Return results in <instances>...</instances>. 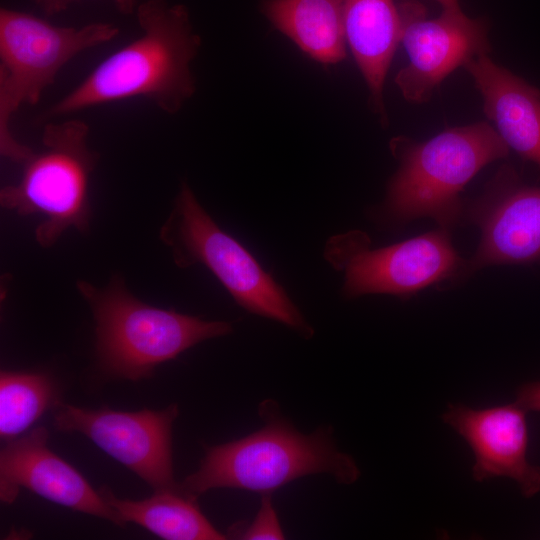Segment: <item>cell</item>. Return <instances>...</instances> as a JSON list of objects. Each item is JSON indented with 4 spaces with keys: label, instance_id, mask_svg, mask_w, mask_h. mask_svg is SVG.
Wrapping results in <instances>:
<instances>
[{
    "label": "cell",
    "instance_id": "obj_1",
    "mask_svg": "<svg viewBox=\"0 0 540 540\" xmlns=\"http://www.w3.org/2000/svg\"><path fill=\"white\" fill-rule=\"evenodd\" d=\"M136 14L142 35L103 59L42 119L136 97L170 115L182 109L196 91L191 63L201 46L189 12L182 4L146 0Z\"/></svg>",
    "mask_w": 540,
    "mask_h": 540
},
{
    "label": "cell",
    "instance_id": "obj_2",
    "mask_svg": "<svg viewBox=\"0 0 540 540\" xmlns=\"http://www.w3.org/2000/svg\"><path fill=\"white\" fill-rule=\"evenodd\" d=\"M264 426L238 440L209 447L198 470L185 478L181 490L195 498L217 488L261 493L300 477L325 473L341 484L360 476L355 460L338 450L331 427L303 434L280 415L272 401L260 406Z\"/></svg>",
    "mask_w": 540,
    "mask_h": 540
},
{
    "label": "cell",
    "instance_id": "obj_3",
    "mask_svg": "<svg viewBox=\"0 0 540 540\" xmlns=\"http://www.w3.org/2000/svg\"><path fill=\"white\" fill-rule=\"evenodd\" d=\"M390 149L399 168L377 216L387 224L429 217L445 229L463 213L459 196L467 183L509 152L486 122L449 128L424 142L396 137Z\"/></svg>",
    "mask_w": 540,
    "mask_h": 540
},
{
    "label": "cell",
    "instance_id": "obj_4",
    "mask_svg": "<svg viewBox=\"0 0 540 540\" xmlns=\"http://www.w3.org/2000/svg\"><path fill=\"white\" fill-rule=\"evenodd\" d=\"M77 288L91 308L97 361L109 377L148 378L158 365L192 346L233 331L227 321L203 320L146 304L118 277L104 288L86 281H78Z\"/></svg>",
    "mask_w": 540,
    "mask_h": 540
},
{
    "label": "cell",
    "instance_id": "obj_5",
    "mask_svg": "<svg viewBox=\"0 0 540 540\" xmlns=\"http://www.w3.org/2000/svg\"><path fill=\"white\" fill-rule=\"evenodd\" d=\"M160 238L178 267L204 265L246 311L277 321L304 338L313 336L314 329L285 289L216 224L186 182L181 183Z\"/></svg>",
    "mask_w": 540,
    "mask_h": 540
},
{
    "label": "cell",
    "instance_id": "obj_6",
    "mask_svg": "<svg viewBox=\"0 0 540 540\" xmlns=\"http://www.w3.org/2000/svg\"><path fill=\"white\" fill-rule=\"evenodd\" d=\"M118 34V27L111 23L94 22L79 28L56 26L26 12L0 9V152L3 157L23 164L34 153L18 142L10 130V122L19 107L37 104L69 61L113 40Z\"/></svg>",
    "mask_w": 540,
    "mask_h": 540
},
{
    "label": "cell",
    "instance_id": "obj_7",
    "mask_svg": "<svg viewBox=\"0 0 540 540\" xmlns=\"http://www.w3.org/2000/svg\"><path fill=\"white\" fill-rule=\"evenodd\" d=\"M88 135V124L79 119L47 123L44 150L23 163L16 184L0 191L3 208L44 218L35 232L42 247L52 246L70 227L88 228L89 181L98 159L88 146Z\"/></svg>",
    "mask_w": 540,
    "mask_h": 540
},
{
    "label": "cell",
    "instance_id": "obj_8",
    "mask_svg": "<svg viewBox=\"0 0 540 540\" xmlns=\"http://www.w3.org/2000/svg\"><path fill=\"white\" fill-rule=\"evenodd\" d=\"M326 261L344 273L342 294L407 297L466 270L447 229L440 228L393 245L370 249L368 236L349 231L327 240Z\"/></svg>",
    "mask_w": 540,
    "mask_h": 540
},
{
    "label": "cell",
    "instance_id": "obj_9",
    "mask_svg": "<svg viewBox=\"0 0 540 540\" xmlns=\"http://www.w3.org/2000/svg\"><path fill=\"white\" fill-rule=\"evenodd\" d=\"M178 414L174 404L162 410L126 412L58 402L53 424L59 431L85 435L155 492L179 488L172 457V427Z\"/></svg>",
    "mask_w": 540,
    "mask_h": 540
},
{
    "label": "cell",
    "instance_id": "obj_10",
    "mask_svg": "<svg viewBox=\"0 0 540 540\" xmlns=\"http://www.w3.org/2000/svg\"><path fill=\"white\" fill-rule=\"evenodd\" d=\"M398 8L400 43L409 62L396 74L395 83L408 102L428 101L455 69L478 55L488 54L485 23L467 17L461 9L443 10L439 17L427 19L418 4L403 3Z\"/></svg>",
    "mask_w": 540,
    "mask_h": 540
},
{
    "label": "cell",
    "instance_id": "obj_11",
    "mask_svg": "<svg viewBox=\"0 0 540 540\" xmlns=\"http://www.w3.org/2000/svg\"><path fill=\"white\" fill-rule=\"evenodd\" d=\"M467 216L481 232L467 271L540 260V187L523 184L513 169L499 171Z\"/></svg>",
    "mask_w": 540,
    "mask_h": 540
},
{
    "label": "cell",
    "instance_id": "obj_12",
    "mask_svg": "<svg viewBox=\"0 0 540 540\" xmlns=\"http://www.w3.org/2000/svg\"><path fill=\"white\" fill-rule=\"evenodd\" d=\"M48 431L38 427L28 434L5 441L0 451V498L11 504L20 489H27L72 510L126 524L86 478L47 445Z\"/></svg>",
    "mask_w": 540,
    "mask_h": 540
},
{
    "label": "cell",
    "instance_id": "obj_13",
    "mask_svg": "<svg viewBox=\"0 0 540 540\" xmlns=\"http://www.w3.org/2000/svg\"><path fill=\"white\" fill-rule=\"evenodd\" d=\"M526 412L516 402L483 409L456 403L449 404L441 418L471 447L475 481L508 477L530 498L540 492V466L527 458Z\"/></svg>",
    "mask_w": 540,
    "mask_h": 540
},
{
    "label": "cell",
    "instance_id": "obj_14",
    "mask_svg": "<svg viewBox=\"0 0 540 540\" xmlns=\"http://www.w3.org/2000/svg\"><path fill=\"white\" fill-rule=\"evenodd\" d=\"M464 68L483 98V110L509 148L540 167V91L488 54Z\"/></svg>",
    "mask_w": 540,
    "mask_h": 540
},
{
    "label": "cell",
    "instance_id": "obj_15",
    "mask_svg": "<svg viewBox=\"0 0 540 540\" xmlns=\"http://www.w3.org/2000/svg\"><path fill=\"white\" fill-rule=\"evenodd\" d=\"M346 40L370 92L374 111L386 123L384 83L401 37L394 0H345Z\"/></svg>",
    "mask_w": 540,
    "mask_h": 540
},
{
    "label": "cell",
    "instance_id": "obj_16",
    "mask_svg": "<svg viewBox=\"0 0 540 540\" xmlns=\"http://www.w3.org/2000/svg\"><path fill=\"white\" fill-rule=\"evenodd\" d=\"M345 0H262L261 12L312 60L325 65L346 57Z\"/></svg>",
    "mask_w": 540,
    "mask_h": 540
},
{
    "label": "cell",
    "instance_id": "obj_17",
    "mask_svg": "<svg viewBox=\"0 0 540 540\" xmlns=\"http://www.w3.org/2000/svg\"><path fill=\"white\" fill-rule=\"evenodd\" d=\"M104 500L126 524L133 522L167 540H222L219 532L203 515L197 498L177 489L155 491L142 500L121 499L109 489L100 490Z\"/></svg>",
    "mask_w": 540,
    "mask_h": 540
},
{
    "label": "cell",
    "instance_id": "obj_18",
    "mask_svg": "<svg viewBox=\"0 0 540 540\" xmlns=\"http://www.w3.org/2000/svg\"><path fill=\"white\" fill-rule=\"evenodd\" d=\"M58 402L57 387L49 375L40 372L1 371V439H15Z\"/></svg>",
    "mask_w": 540,
    "mask_h": 540
},
{
    "label": "cell",
    "instance_id": "obj_19",
    "mask_svg": "<svg viewBox=\"0 0 540 540\" xmlns=\"http://www.w3.org/2000/svg\"><path fill=\"white\" fill-rule=\"evenodd\" d=\"M233 535L239 539L260 540V539H284V533L279 523L277 513L273 507L270 493H264L260 509L253 520L244 530L232 528Z\"/></svg>",
    "mask_w": 540,
    "mask_h": 540
},
{
    "label": "cell",
    "instance_id": "obj_20",
    "mask_svg": "<svg viewBox=\"0 0 540 540\" xmlns=\"http://www.w3.org/2000/svg\"><path fill=\"white\" fill-rule=\"evenodd\" d=\"M46 16H53L67 10L72 4L82 0H31ZM118 11L129 15L136 11L139 0H111Z\"/></svg>",
    "mask_w": 540,
    "mask_h": 540
},
{
    "label": "cell",
    "instance_id": "obj_21",
    "mask_svg": "<svg viewBox=\"0 0 540 540\" xmlns=\"http://www.w3.org/2000/svg\"><path fill=\"white\" fill-rule=\"evenodd\" d=\"M515 402L527 412L540 411V381L522 385Z\"/></svg>",
    "mask_w": 540,
    "mask_h": 540
},
{
    "label": "cell",
    "instance_id": "obj_22",
    "mask_svg": "<svg viewBox=\"0 0 540 540\" xmlns=\"http://www.w3.org/2000/svg\"><path fill=\"white\" fill-rule=\"evenodd\" d=\"M441 6L443 7V10H459L460 6L458 3V0H436Z\"/></svg>",
    "mask_w": 540,
    "mask_h": 540
}]
</instances>
